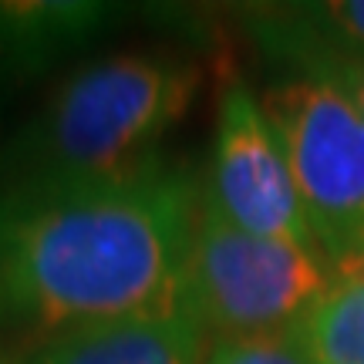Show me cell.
Segmentation results:
<instances>
[{"label": "cell", "instance_id": "cell-1", "mask_svg": "<svg viewBox=\"0 0 364 364\" xmlns=\"http://www.w3.org/2000/svg\"><path fill=\"white\" fill-rule=\"evenodd\" d=\"M199 203L193 176L162 159L0 186V344L182 304Z\"/></svg>", "mask_w": 364, "mask_h": 364}, {"label": "cell", "instance_id": "cell-2", "mask_svg": "<svg viewBox=\"0 0 364 364\" xmlns=\"http://www.w3.org/2000/svg\"><path fill=\"white\" fill-rule=\"evenodd\" d=\"M199 85L203 68L179 54L122 51L81 65L0 142V186L142 169L193 108Z\"/></svg>", "mask_w": 364, "mask_h": 364}, {"label": "cell", "instance_id": "cell-3", "mask_svg": "<svg viewBox=\"0 0 364 364\" xmlns=\"http://www.w3.org/2000/svg\"><path fill=\"white\" fill-rule=\"evenodd\" d=\"M334 284L321 247L247 233L203 193L186 263V307L220 341L294 331Z\"/></svg>", "mask_w": 364, "mask_h": 364}, {"label": "cell", "instance_id": "cell-4", "mask_svg": "<svg viewBox=\"0 0 364 364\" xmlns=\"http://www.w3.org/2000/svg\"><path fill=\"white\" fill-rule=\"evenodd\" d=\"M284 145L317 247L331 257L364 233V115L324 78L287 75L260 95Z\"/></svg>", "mask_w": 364, "mask_h": 364}, {"label": "cell", "instance_id": "cell-5", "mask_svg": "<svg viewBox=\"0 0 364 364\" xmlns=\"http://www.w3.org/2000/svg\"><path fill=\"white\" fill-rule=\"evenodd\" d=\"M206 196L247 233L317 247L284 145L263 115L260 98L240 81L226 85L220 98Z\"/></svg>", "mask_w": 364, "mask_h": 364}, {"label": "cell", "instance_id": "cell-6", "mask_svg": "<svg viewBox=\"0 0 364 364\" xmlns=\"http://www.w3.org/2000/svg\"><path fill=\"white\" fill-rule=\"evenodd\" d=\"M206 327L186 300L88 321L24 344V364H203Z\"/></svg>", "mask_w": 364, "mask_h": 364}, {"label": "cell", "instance_id": "cell-7", "mask_svg": "<svg viewBox=\"0 0 364 364\" xmlns=\"http://www.w3.org/2000/svg\"><path fill=\"white\" fill-rule=\"evenodd\" d=\"M250 38L287 75L327 78L364 61V0L263 4L243 14Z\"/></svg>", "mask_w": 364, "mask_h": 364}, {"label": "cell", "instance_id": "cell-8", "mask_svg": "<svg viewBox=\"0 0 364 364\" xmlns=\"http://www.w3.org/2000/svg\"><path fill=\"white\" fill-rule=\"evenodd\" d=\"M118 4L0 0V85H21L71 58L122 21Z\"/></svg>", "mask_w": 364, "mask_h": 364}, {"label": "cell", "instance_id": "cell-9", "mask_svg": "<svg viewBox=\"0 0 364 364\" xmlns=\"http://www.w3.org/2000/svg\"><path fill=\"white\" fill-rule=\"evenodd\" d=\"M294 331L311 364H364V284H334Z\"/></svg>", "mask_w": 364, "mask_h": 364}, {"label": "cell", "instance_id": "cell-10", "mask_svg": "<svg viewBox=\"0 0 364 364\" xmlns=\"http://www.w3.org/2000/svg\"><path fill=\"white\" fill-rule=\"evenodd\" d=\"M206 364H311L297 341V331L260 334V338L216 341Z\"/></svg>", "mask_w": 364, "mask_h": 364}, {"label": "cell", "instance_id": "cell-11", "mask_svg": "<svg viewBox=\"0 0 364 364\" xmlns=\"http://www.w3.org/2000/svg\"><path fill=\"white\" fill-rule=\"evenodd\" d=\"M331 267L338 284H364V233L348 250H341L338 257H331Z\"/></svg>", "mask_w": 364, "mask_h": 364}, {"label": "cell", "instance_id": "cell-12", "mask_svg": "<svg viewBox=\"0 0 364 364\" xmlns=\"http://www.w3.org/2000/svg\"><path fill=\"white\" fill-rule=\"evenodd\" d=\"M324 81L338 85V88L354 102V108H358V112L364 115V61H358V65H348V68H338V71H331Z\"/></svg>", "mask_w": 364, "mask_h": 364}, {"label": "cell", "instance_id": "cell-13", "mask_svg": "<svg viewBox=\"0 0 364 364\" xmlns=\"http://www.w3.org/2000/svg\"><path fill=\"white\" fill-rule=\"evenodd\" d=\"M0 364H24V348H17V344H0Z\"/></svg>", "mask_w": 364, "mask_h": 364}]
</instances>
